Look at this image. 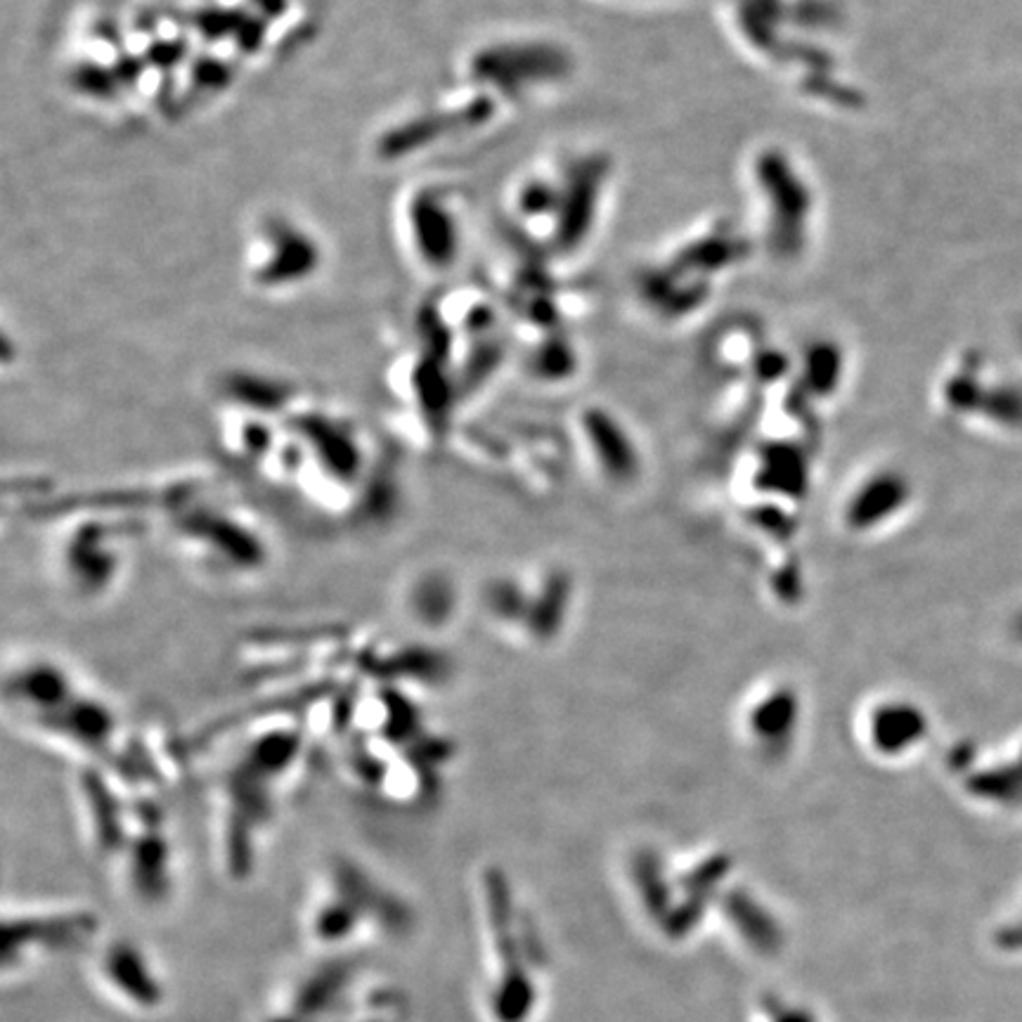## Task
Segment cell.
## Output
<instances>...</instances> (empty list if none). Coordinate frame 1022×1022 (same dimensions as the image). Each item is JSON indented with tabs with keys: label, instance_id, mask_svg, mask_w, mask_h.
I'll use <instances>...</instances> for the list:
<instances>
[{
	"label": "cell",
	"instance_id": "8992f818",
	"mask_svg": "<svg viewBox=\"0 0 1022 1022\" xmlns=\"http://www.w3.org/2000/svg\"><path fill=\"white\" fill-rule=\"evenodd\" d=\"M100 978L116 1001L137 1011H157L166 1001V990L154 973L145 951L128 942H112L100 959Z\"/></svg>",
	"mask_w": 1022,
	"mask_h": 1022
},
{
	"label": "cell",
	"instance_id": "5b68a950",
	"mask_svg": "<svg viewBox=\"0 0 1022 1022\" xmlns=\"http://www.w3.org/2000/svg\"><path fill=\"white\" fill-rule=\"evenodd\" d=\"M453 209H457V204H450L436 185L414 187V193L401 204V216H398L401 241L414 268L426 275L450 268L457 258L460 216Z\"/></svg>",
	"mask_w": 1022,
	"mask_h": 1022
},
{
	"label": "cell",
	"instance_id": "7a4b0ae2",
	"mask_svg": "<svg viewBox=\"0 0 1022 1022\" xmlns=\"http://www.w3.org/2000/svg\"><path fill=\"white\" fill-rule=\"evenodd\" d=\"M349 957H332L301 975L280 1011L266 1022H403L405 1001L393 987H362Z\"/></svg>",
	"mask_w": 1022,
	"mask_h": 1022
},
{
	"label": "cell",
	"instance_id": "6da1fadb",
	"mask_svg": "<svg viewBox=\"0 0 1022 1022\" xmlns=\"http://www.w3.org/2000/svg\"><path fill=\"white\" fill-rule=\"evenodd\" d=\"M308 935L320 949L341 951L360 940L403 938L414 926L405 899L372 876L365 866L339 859L327 869L306 916Z\"/></svg>",
	"mask_w": 1022,
	"mask_h": 1022
},
{
	"label": "cell",
	"instance_id": "3957f363",
	"mask_svg": "<svg viewBox=\"0 0 1022 1022\" xmlns=\"http://www.w3.org/2000/svg\"><path fill=\"white\" fill-rule=\"evenodd\" d=\"M322 258L320 239L291 216L268 214L251 225L245 245V270L261 291L297 289L318 275Z\"/></svg>",
	"mask_w": 1022,
	"mask_h": 1022
},
{
	"label": "cell",
	"instance_id": "277c9868",
	"mask_svg": "<svg viewBox=\"0 0 1022 1022\" xmlns=\"http://www.w3.org/2000/svg\"><path fill=\"white\" fill-rule=\"evenodd\" d=\"M97 932V916L89 909H20L3 926V970L29 968L37 961L72 954Z\"/></svg>",
	"mask_w": 1022,
	"mask_h": 1022
}]
</instances>
